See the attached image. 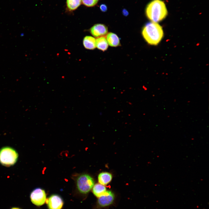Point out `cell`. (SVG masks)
<instances>
[{"instance_id": "10", "label": "cell", "mask_w": 209, "mask_h": 209, "mask_svg": "<svg viewBox=\"0 0 209 209\" xmlns=\"http://www.w3.org/2000/svg\"><path fill=\"white\" fill-rule=\"evenodd\" d=\"M83 44L86 49L93 50L96 47V39L91 36H86L84 38Z\"/></svg>"}, {"instance_id": "4", "label": "cell", "mask_w": 209, "mask_h": 209, "mask_svg": "<svg viewBox=\"0 0 209 209\" xmlns=\"http://www.w3.org/2000/svg\"><path fill=\"white\" fill-rule=\"evenodd\" d=\"M94 181L93 179L87 174H83L79 176L76 179V185L80 192L86 194L93 187Z\"/></svg>"}, {"instance_id": "2", "label": "cell", "mask_w": 209, "mask_h": 209, "mask_svg": "<svg viewBox=\"0 0 209 209\" xmlns=\"http://www.w3.org/2000/svg\"><path fill=\"white\" fill-rule=\"evenodd\" d=\"M142 34L149 44L156 45L162 39L163 33L161 26L156 22H152L145 26L142 30Z\"/></svg>"}, {"instance_id": "15", "label": "cell", "mask_w": 209, "mask_h": 209, "mask_svg": "<svg viewBox=\"0 0 209 209\" xmlns=\"http://www.w3.org/2000/svg\"><path fill=\"white\" fill-rule=\"evenodd\" d=\"M99 0H81L82 3L86 6L92 7L96 5Z\"/></svg>"}, {"instance_id": "14", "label": "cell", "mask_w": 209, "mask_h": 209, "mask_svg": "<svg viewBox=\"0 0 209 209\" xmlns=\"http://www.w3.org/2000/svg\"><path fill=\"white\" fill-rule=\"evenodd\" d=\"M81 3V0H66L67 8L69 11H73L76 9Z\"/></svg>"}, {"instance_id": "7", "label": "cell", "mask_w": 209, "mask_h": 209, "mask_svg": "<svg viewBox=\"0 0 209 209\" xmlns=\"http://www.w3.org/2000/svg\"><path fill=\"white\" fill-rule=\"evenodd\" d=\"M90 30L91 34L97 38L104 37L107 34L108 32L107 26L101 24H95L91 28Z\"/></svg>"}, {"instance_id": "5", "label": "cell", "mask_w": 209, "mask_h": 209, "mask_svg": "<svg viewBox=\"0 0 209 209\" xmlns=\"http://www.w3.org/2000/svg\"><path fill=\"white\" fill-rule=\"evenodd\" d=\"M30 198L32 203L37 206L44 204L46 200V194L45 191L42 189L37 188L31 192Z\"/></svg>"}, {"instance_id": "3", "label": "cell", "mask_w": 209, "mask_h": 209, "mask_svg": "<svg viewBox=\"0 0 209 209\" xmlns=\"http://www.w3.org/2000/svg\"><path fill=\"white\" fill-rule=\"evenodd\" d=\"M18 154L12 148L5 147L0 149V163L6 167H10L14 165L17 161Z\"/></svg>"}, {"instance_id": "12", "label": "cell", "mask_w": 209, "mask_h": 209, "mask_svg": "<svg viewBox=\"0 0 209 209\" xmlns=\"http://www.w3.org/2000/svg\"><path fill=\"white\" fill-rule=\"evenodd\" d=\"M96 46L99 49L104 51L108 48V44L104 37H98L96 40Z\"/></svg>"}, {"instance_id": "11", "label": "cell", "mask_w": 209, "mask_h": 209, "mask_svg": "<svg viewBox=\"0 0 209 209\" xmlns=\"http://www.w3.org/2000/svg\"><path fill=\"white\" fill-rule=\"evenodd\" d=\"M98 181L100 184L105 185L109 183L112 179L111 174L107 172L100 173L98 177Z\"/></svg>"}, {"instance_id": "16", "label": "cell", "mask_w": 209, "mask_h": 209, "mask_svg": "<svg viewBox=\"0 0 209 209\" xmlns=\"http://www.w3.org/2000/svg\"><path fill=\"white\" fill-rule=\"evenodd\" d=\"M100 9L102 12H105L107 11V7L105 4H102L100 5Z\"/></svg>"}, {"instance_id": "8", "label": "cell", "mask_w": 209, "mask_h": 209, "mask_svg": "<svg viewBox=\"0 0 209 209\" xmlns=\"http://www.w3.org/2000/svg\"><path fill=\"white\" fill-rule=\"evenodd\" d=\"M114 199L113 193L110 191H106L104 195L99 197L98 203L100 206L105 207L111 204Z\"/></svg>"}, {"instance_id": "9", "label": "cell", "mask_w": 209, "mask_h": 209, "mask_svg": "<svg viewBox=\"0 0 209 209\" xmlns=\"http://www.w3.org/2000/svg\"><path fill=\"white\" fill-rule=\"evenodd\" d=\"M106 38L108 44L111 46L116 47L120 45L118 37L114 33L111 32L108 33Z\"/></svg>"}, {"instance_id": "18", "label": "cell", "mask_w": 209, "mask_h": 209, "mask_svg": "<svg viewBox=\"0 0 209 209\" xmlns=\"http://www.w3.org/2000/svg\"><path fill=\"white\" fill-rule=\"evenodd\" d=\"M11 209H19L18 208H13Z\"/></svg>"}, {"instance_id": "17", "label": "cell", "mask_w": 209, "mask_h": 209, "mask_svg": "<svg viewBox=\"0 0 209 209\" xmlns=\"http://www.w3.org/2000/svg\"><path fill=\"white\" fill-rule=\"evenodd\" d=\"M122 12L123 14L125 16H127L129 14L128 11L125 9H124L122 10Z\"/></svg>"}, {"instance_id": "1", "label": "cell", "mask_w": 209, "mask_h": 209, "mask_svg": "<svg viewBox=\"0 0 209 209\" xmlns=\"http://www.w3.org/2000/svg\"><path fill=\"white\" fill-rule=\"evenodd\" d=\"M167 13L165 3L161 0H152L147 5L146 9L147 17L154 22L163 20L166 17Z\"/></svg>"}, {"instance_id": "6", "label": "cell", "mask_w": 209, "mask_h": 209, "mask_svg": "<svg viewBox=\"0 0 209 209\" xmlns=\"http://www.w3.org/2000/svg\"><path fill=\"white\" fill-rule=\"evenodd\" d=\"M46 202L49 209H61L63 204L62 198L57 194L51 196Z\"/></svg>"}, {"instance_id": "13", "label": "cell", "mask_w": 209, "mask_h": 209, "mask_svg": "<svg viewBox=\"0 0 209 209\" xmlns=\"http://www.w3.org/2000/svg\"><path fill=\"white\" fill-rule=\"evenodd\" d=\"M106 191V189L105 186L101 184H96L93 187V193L98 197L104 195Z\"/></svg>"}]
</instances>
